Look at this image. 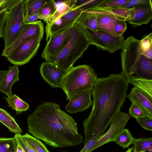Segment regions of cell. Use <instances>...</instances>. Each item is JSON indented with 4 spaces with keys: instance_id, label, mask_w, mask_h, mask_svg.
Instances as JSON below:
<instances>
[{
    "instance_id": "4316f807",
    "label": "cell",
    "mask_w": 152,
    "mask_h": 152,
    "mask_svg": "<svg viewBox=\"0 0 152 152\" xmlns=\"http://www.w3.org/2000/svg\"><path fill=\"white\" fill-rule=\"evenodd\" d=\"M104 0H73L72 10L79 9L83 12L90 11Z\"/></svg>"
},
{
    "instance_id": "d590c367",
    "label": "cell",
    "mask_w": 152,
    "mask_h": 152,
    "mask_svg": "<svg viewBox=\"0 0 152 152\" xmlns=\"http://www.w3.org/2000/svg\"><path fill=\"white\" fill-rule=\"evenodd\" d=\"M137 122L143 128L147 131H152V118L143 117L136 118Z\"/></svg>"
},
{
    "instance_id": "ba28073f",
    "label": "cell",
    "mask_w": 152,
    "mask_h": 152,
    "mask_svg": "<svg viewBox=\"0 0 152 152\" xmlns=\"http://www.w3.org/2000/svg\"><path fill=\"white\" fill-rule=\"evenodd\" d=\"M42 39L37 36L30 37L6 57L7 60L18 66L28 63L36 55Z\"/></svg>"
},
{
    "instance_id": "f1b7e54d",
    "label": "cell",
    "mask_w": 152,
    "mask_h": 152,
    "mask_svg": "<svg viewBox=\"0 0 152 152\" xmlns=\"http://www.w3.org/2000/svg\"><path fill=\"white\" fill-rule=\"evenodd\" d=\"M20 136L27 142L37 152H50L45 145L39 139L28 133L24 135L20 134Z\"/></svg>"
},
{
    "instance_id": "ac0fdd59",
    "label": "cell",
    "mask_w": 152,
    "mask_h": 152,
    "mask_svg": "<svg viewBox=\"0 0 152 152\" xmlns=\"http://www.w3.org/2000/svg\"><path fill=\"white\" fill-rule=\"evenodd\" d=\"M133 76L152 80V59L142 54L137 62Z\"/></svg>"
},
{
    "instance_id": "277c9868",
    "label": "cell",
    "mask_w": 152,
    "mask_h": 152,
    "mask_svg": "<svg viewBox=\"0 0 152 152\" xmlns=\"http://www.w3.org/2000/svg\"><path fill=\"white\" fill-rule=\"evenodd\" d=\"M97 78L94 69L89 65L72 66L64 74L61 87L66 100L83 92L91 91Z\"/></svg>"
},
{
    "instance_id": "9a60e30c",
    "label": "cell",
    "mask_w": 152,
    "mask_h": 152,
    "mask_svg": "<svg viewBox=\"0 0 152 152\" xmlns=\"http://www.w3.org/2000/svg\"><path fill=\"white\" fill-rule=\"evenodd\" d=\"M91 93L88 91L80 93L69 100L65 106L66 111L71 113H77L86 110L93 104L91 99Z\"/></svg>"
},
{
    "instance_id": "7c38bea8",
    "label": "cell",
    "mask_w": 152,
    "mask_h": 152,
    "mask_svg": "<svg viewBox=\"0 0 152 152\" xmlns=\"http://www.w3.org/2000/svg\"><path fill=\"white\" fill-rule=\"evenodd\" d=\"M152 3L144 4L129 8L128 21L132 28L147 24L152 19Z\"/></svg>"
},
{
    "instance_id": "6da1fadb",
    "label": "cell",
    "mask_w": 152,
    "mask_h": 152,
    "mask_svg": "<svg viewBox=\"0 0 152 152\" xmlns=\"http://www.w3.org/2000/svg\"><path fill=\"white\" fill-rule=\"evenodd\" d=\"M129 84L121 73L96 79L91 90L92 109L83 122L84 145L100 138L117 112L123 109Z\"/></svg>"
},
{
    "instance_id": "ffe728a7",
    "label": "cell",
    "mask_w": 152,
    "mask_h": 152,
    "mask_svg": "<svg viewBox=\"0 0 152 152\" xmlns=\"http://www.w3.org/2000/svg\"><path fill=\"white\" fill-rule=\"evenodd\" d=\"M56 10L53 15L45 22V27L51 25L56 20L72 10L73 0L55 1Z\"/></svg>"
},
{
    "instance_id": "74e56055",
    "label": "cell",
    "mask_w": 152,
    "mask_h": 152,
    "mask_svg": "<svg viewBox=\"0 0 152 152\" xmlns=\"http://www.w3.org/2000/svg\"><path fill=\"white\" fill-rule=\"evenodd\" d=\"M129 111L130 115L132 118H137L146 116L142 110L134 103H132L131 106L129 108Z\"/></svg>"
},
{
    "instance_id": "d6986e66",
    "label": "cell",
    "mask_w": 152,
    "mask_h": 152,
    "mask_svg": "<svg viewBox=\"0 0 152 152\" xmlns=\"http://www.w3.org/2000/svg\"><path fill=\"white\" fill-rule=\"evenodd\" d=\"M96 14L98 30L102 31L117 37L114 31V26L116 22L120 20L110 15Z\"/></svg>"
},
{
    "instance_id": "b9f144b4",
    "label": "cell",
    "mask_w": 152,
    "mask_h": 152,
    "mask_svg": "<svg viewBox=\"0 0 152 152\" xmlns=\"http://www.w3.org/2000/svg\"><path fill=\"white\" fill-rule=\"evenodd\" d=\"M8 72V70H0V85L4 77Z\"/></svg>"
},
{
    "instance_id": "7402d4cb",
    "label": "cell",
    "mask_w": 152,
    "mask_h": 152,
    "mask_svg": "<svg viewBox=\"0 0 152 152\" xmlns=\"http://www.w3.org/2000/svg\"><path fill=\"white\" fill-rule=\"evenodd\" d=\"M96 15L83 12L76 20L75 23L80 27H86L94 31H97Z\"/></svg>"
},
{
    "instance_id": "83f0119b",
    "label": "cell",
    "mask_w": 152,
    "mask_h": 152,
    "mask_svg": "<svg viewBox=\"0 0 152 152\" xmlns=\"http://www.w3.org/2000/svg\"><path fill=\"white\" fill-rule=\"evenodd\" d=\"M132 144L134 145V152L152 151V138H133Z\"/></svg>"
},
{
    "instance_id": "1f68e13d",
    "label": "cell",
    "mask_w": 152,
    "mask_h": 152,
    "mask_svg": "<svg viewBox=\"0 0 152 152\" xmlns=\"http://www.w3.org/2000/svg\"><path fill=\"white\" fill-rule=\"evenodd\" d=\"M17 146L14 137L0 138V152H16Z\"/></svg>"
},
{
    "instance_id": "9c48e42d",
    "label": "cell",
    "mask_w": 152,
    "mask_h": 152,
    "mask_svg": "<svg viewBox=\"0 0 152 152\" xmlns=\"http://www.w3.org/2000/svg\"><path fill=\"white\" fill-rule=\"evenodd\" d=\"M74 24L61 31L53 34L50 37L42 53V58L47 61L54 62L65 45L73 31Z\"/></svg>"
},
{
    "instance_id": "ee69618b",
    "label": "cell",
    "mask_w": 152,
    "mask_h": 152,
    "mask_svg": "<svg viewBox=\"0 0 152 152\" xmlns=\"http://www.w3.org/2000/svg\"><path fill=\"white\" fill-rule=\"evenodd\" d=\"M17 144L16 152H25L21 146L18 143Z\"/></svg>"
},
{
    "instance_id": "4fadbf2b",
    "label": "cell",
    "mask_w": 152,
    "mask_h": 152,
    "mask_svg": "<svg viewBox=\"0 0 152 152\" xmlns=\"http://www.w3.org/2000/svg\"><path fill=\"white\" fill-rule=\"evenodd\" d=\"M40 72L42 78L51 87L61 88L64 73L54 63L44 62L40 66Z\"/></svg>"
},
{
    "instance_id": "f546056e",
    "label": "cell",
    "mask_w": 152,
    "mask_h": 152,
    "mask_svg": "<svg viewBox=\"0 0 152 152\" xmlns=\"http://www.w3.org/2000/svg\"><path fill=\"white\" fill-rule=\"evenodd\" d=\"M56 10V1L52 0H48L38 13L39 19L46 22L53 15Z\"/></svg>"
},
{
    "instance_id": "2e32d148",
    "label": "cell",
    "mask_w": 152,
    "mask_h": 152,
    "mask_svg": "<svg viewBox=\"0 0 152 152\" xmlns=\"http://www.w3.org/2000/svg\"><path fill=\"white\" fill-rule=\"evenodd\" d=\"M126 97L143 112L146 117L152 118V100L136 87L132 88Z\"/></svg>"
},
{
    "instance_id": "603a6c76",
    "label": "cell",
    "mask_w": 152,
    "mask_h": 152,
    "mask_svg": "<svg viewBox=\"0 0 152 152\" xmlns=\"http://www.w3.org/2000/svg\"><path fill=\"white\" fill-rule=\"evenodd\" d=\"M152 100V80L132 77L128 81Z\"/></svg>"
},
{
    "instance_id": "484cf974",
    "label": "cell",
    "mask_w": 152,
    "mask_h": 152,
    "mask_svg": "<svg viewBox=\"0 0 152 152\" xmlns=\"http://www.w3.org/2000/svg\"><path fill=\"white\" fill-rule=\"evenodd\" d=\"M48 1L45 0H24V16L38 14L41 8Z\"/></svg>"
},
{
    "instance_id": "8fae6325",
    "label": "cell",
    "mask_w": 152,
    "mask_h": 152,
    "mask_svg": "<svg viewBox=\"0 0 152 152\" xmlns=\"http://www.w3.org/2000/svg\"><path fill=\"white\" fill-rule=\"evenodd\" d=\"M44 34L43 24L41 20L26 23L13 43L6 50L3 51L2 56L6 57L22 43L33 36H37L42 39Z\"/></svg>"
},
{
    "instance_id": "bcb514c9",
    "label": "cell",
    "mask_w": 152,
    "mask_h": 152,
    "mask_svg": "<svg viewBox=\"0 0 152 152\" xmlns=\"http://www.w3.org/2000/svg\"><path fill=\"white\" fill-rule=\"evenodd\" d=\"M145 152L144 151H141V152Z\"/></svg>"
},
{
    "instance_id": "7a4b0ae2",
    "label": "cell",
    "mask_w": 152,
    "mask_h": 152,
    "mask_svg": "<svg viewBox=\"0 0 152 152\" xmlns=\"http://www.w3.org/2000/svg\"><path fill=\"white\" fill-rule=\"evenodd\" d=\"M51 102L39 105L28 117V132L53 148L76 146L83 142L77 123L72 117Z\"/></svg>"
},
{
    "instance_id": "cb8c5ba5",
    "label": "cell",
    "mask_w": 152,
    "mask_h": 152,
    "mask_svg": "<svg viewBox=\"0 0 152 152\" xmlns=\"http://www.w3.org/2000/svg\"><path fill=\"white\" fill-rule=\"evenodd\" d=\"M129 8H116L106 10L93 9L88 12L107 15L115 17L119 20L128 21V12Z\"/></svg>"
},
{
    "instance_id": "44dd1931",
    "label": "cell",
    "mask_w": 152,
    "mask_h": 152,
    "mask_svg": "<svg viewBox=\"0 0 152 152\" xmlns=\"http://www.w3.org/2000/svg\"><path fill=\"white\" fill-rule=\"evenodd\" d=\"M0 122L12 132L20 134L23 131L12 116L4 109L0 108Z\"/></svg>"
},
{
    "instance_id": "f6af8a7d",
    "label": "cell",
    "mask_w": 152,
    "mask_h": 152,
    "mask_svg": "<svg viewBox=\"0 0 152 152\" xmlns=\"http://www.w3.org/2000/svg\"><path fill=\"white\" fill-rule=\"evenodd\" d=\"M133 149V147L132 148H128V150H127L126 152H131Z\"/></svg>"
},
{
    "instance_id": "e0dca14e",
    "label": "cell",
    "mask_w": 152,
    "mask_h": 152,
    "mask_svg": "<svg viewBox=\"0 0 152 152\" xmlns=\"http://www.w3.org/2000/svg\"><path fill=\"white\" fill-rule=\"evenodd\" d=\"M19 66H10L8 72L3 78L0 85V92L7 96L12 95V87L13 84L18 82L20 79Z\"/></svg>"
},
{
    "instance_id": "8992f818",
    "label": "cell",
    "mask_w": 152,
    "mask_h": 152,
    "mask_svg": "<svg viewBox=\"0 0 152 152\" xmlns=\"http://www.w3.org/2000/svg\"><path fill=\"white\" fill-rule=\"evenodd\" d=\"M122 71L121 72L128 81L133 75L137 62L143 54L140 46V40L133 36L125 40L121 49Z\"/></svg>"
},
{
    "instance_id": "3957f363",
    "label": "cell",
    "mask_w": 152,
    "mask_h": 152,
    "mask_svg": "<svg viewBox=\"0 0 152 152\" xmlns=\"http://www.w3.org/2000/svg\"><path fill=\"white\" fill-rule=\"evenodd\" d=\"M74 27L65 45L53 62L64 73L73 66L90 45L83 29L75 23Z\"/></svg>"
},
{
    "instance_id": "f35d334b",
    "label": "cell",
    "mask_w": 152,
    "mask_h": 152,
    "mask_svg": "<svg viewBox=\"0 0 152 152\" xmlns=\"http://www.w3.org/2000/svg\"><path fill=\"white\" fill-rule=\"evenodd\" d=\"M7 14V10L6 7L0 9V39L2 38V30Z\"/></svg>"
},
{
    "instance_id": "4dcf8cb0",
    "label": "cell",
    "mask_w": 152,
    "mask_h": 152,
    "mask_svg": "<svg viewBox=\"0 0 152 152\" xmlns=\"http://www.w3.org/2000/svg\"><path fill=\"white\" fill-rule=\"evenodd\" d=\"M133 138L129 130L125 129L115 138L114 141L125 148L132 144Z\"/></svg>"
},
{
    "instance_id": "7bdbcfd3",
    "label": "cell",
    "mask_w": 152,
    "mask_h": 152,
    "mask_svg": "<svg viewBox=\"0 0 152 152\" xmlns=\"http://www.w3.org/2000/svg\"><path fill=\"white\" fill-rule=\"evenodd\" d=\"M7 1V0H0V9L6 7Z\"/></svg>"
},
{
    "instance_id": "d4e9b609",
    "label": "cell",
    "mask_w": 152,
    "mask_h": 152,
    "mask_svg": "<svg viewBox=\"0 0 152 152\" xmlns=\"http://www.w3.org/2000/svg\"><path fill=\"white\" fill-rule=\"evenodd\" d=\"M8 106L17 113H21L28 110L30 105L15 94L10 96L4 97Z\"/></svg>"
},
{
    "instance_id": "d6a6232c",
    "label": "cell",
    "mask_w": 152,
    "mask_h": 152,
    "mask_svg": "<svg viewBox=\"0 0 152 152\" xmlns=\"http://www.w3.org/2000/svg\"><path fill=\"white\" fill-rule=\"evenodd\" d=\"M129 0H104L103 2L93 9L106 10L118 8L120 6L127 2Z\"/></svg>"
},
{
    "instance_id": "30bf717a",
    "label": "cell",
    "mask_w": 152,
    "mask_h": 152,
    "mask_svg": "<svg viewBox=\"0 0 152 152\" xmlns=\"http://www.w3.org/2000/svg\"><path fill=\"white\" fill-rule=\"evenodd\" d=\"M130 118L129 114L119 110L112 119L109 129L97 140L94 146V150L105 144L113 142L115 138L125 129Z\"/></svg>"
},
{
    "instance_id": "5b68a950",
    "label": "cell",
    "mask_w": 152,
    "mask_h": 152,
    "mask_svg": "<svg viewBox=\"0 0 152 152\" xmlns=\"http://www.w3.org/2000/svg\"><path fill=\"white\" fill-rule=\"evenodd\" d=\"M7 14L2 30L4 42L3 51L13 42L26 24L24 20V0H7Z\"/></svg>"
},
{
    "instance_id": "836d02e7",
    "label": "cell",
    "mask_w": 152,
    "mask_h": 152,
    "mask_svg": "<svg viewBox=\"0 0 152 152\" xmlns=\"http://www.w3.org/2000/svg\"><path fill=\"white\" fill-rule=\"evenodd\" d=\"M140 46L143 55L152 50V33L143 36L140 40Z\"/></svg>"
},
{
    "instance_id": "8d00e7d4",
    "label": "cell",
    "mask_w": 152,
    "mask_h": 152,
    "mask_svg": "<svg viewBox=\"0 0 152 152\" xmlns=\"http://www.w3.org/2000/svg\"><path fill=\"white\" fill-rule=\"evenodd\" d=\"M151 3L152 0H129L127 2L118 7L131 8L140 4Z\"/></svg>"
},
{
    "instance_id": "60d3db41",
    "label": "cell",
    "mask_w": 152,
    "mask_h": 152,
    "mask_svg": "<svg viewBox=\"0 0 152 152\" xmlns=\"http://www.w3.org/2000/svg\"><path fill=\"white\" fill-rule=\"evenodd\" d=\"M38 14L31 15L24 17V22L26 23H29L34 22L39 19Z\"/></svg>"
},
{
    "instance_id": "e575fe53",
    "label": "cell",
    "mask_w": 152,
    "mask_h": 152,
    "mask_svg": "<svg viewBox=\"0 0 152 152\" xmlns=\"http://www.w3.org/2000/svg\"><path fill=\"white\" fill-rule=\"evenodd\" d=\"M126 21L118 20L114 26V31L117 37H120L124 35L126 31L127 26Z\"/></svg>"
},
{
    "instance_id": "ab89813d",
    "label": "cell",
    "mask_w": 152,
    "mask_h": 152,
    "mask_svg": "<svg viewBox=\"0 0 152 152\" xmlns=\"http://www.w3.org/2000/svg\"><path fill=\"white\" fill-rule=\"evenodd\" d=\"M97 140H91L88 141L80 152H91L94 150V146Z\"/></svg>"
},
{
    "instance_id": "5bb4252c",
    "label": "cell",
    "mask_w": 152,
    "mask_h": 152,
    "mask_svg": "<svg viewBox=\"0 0 152 152\" xmlns=\"http://www.w3.org/2000/svg\"><path fill=\"white\" fill-rule=\"evenodd\" d=\"M83 12L79 9L71 10L56 20L50 26L45 27L47 42L52 35L73 25Z\"/></svg>"
},
{
    "instance_id": "52a82bcc",
    "label": "cell",
    "mask_w": 152,
    "mask_h": 152,
    "mask_svg": "<svg viewBox=\"0 0 152 152\" xmlns=\"http://www.w3.org/2000/svg\"><path fill=\"white\" fill-rule=\"evenodd\" d=\"M82 28L86 33L90 45H93L98 49L108 51L111 54L120 49L125 40L124 35L115 37L100 30L94 31L86 27Z\"/></svg>"
}]
</instances>
